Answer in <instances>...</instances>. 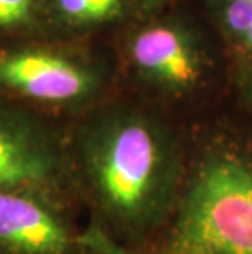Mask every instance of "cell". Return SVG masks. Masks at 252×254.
I'll return each mask as SVG.
<instances>
[{
	"instance_id": "6da1fadb",
	"label": "cell",
	"mask_w": 252,
	"mask_h": 254,
	"mask_svg": "<svg viewBox=\"0 0 252 254\" xmlns=\"http://www.w3.org/2000/svg\"><path fill=\"white\" fill-rule=\"evenodd\" d=\"M67 151L89 225L121 254L141 250L180 197V149L170 127L133 102H101L67 122Z\"/></svg>"
},
{
	"instance_id": "7a4b0ae2",
	"label": "cell",
	"mask_w": 252,
	"mask_h": 254,
	"mask_svg": "<svg viewBox=\"0 0 252 254\" xmlns=\"http://www.w3.org/2000/svg\"><path fill=\"white\" fill-rule=\"evenodd\" d=\"M165 248L182 254H252V159L211 154L175 207Z\"/></svg>"
},
{
	"instance_id": "3957f363",
	"label": "cell",
	"mask_w": 252,
	"mask_h": 254,
	"mask_svg": "<svg viewBox=\"0 0 252 254\" xmlns=\"http://www.w3.org/2000/svg\"><path fill=\"white\" fill-rule=\"evenodd\" d=\"M110 71L82 53L45 45L0 48V97L72 120L101 104Z\"/></svg>"
},
{
	"instance_id": "277c9868",
	"label": "cell",
	"mask_w": 252,
	"mask_h": 254,
	"mask_svg": "<svg viewBox=\"0 0 252 254\" xmlns=\"http://www.w3.org/2000/svg\"><path fill=\"white\" fill-rule=\"evenodd\" d=\"M0 190L33 192L82 210L67 151V122L0 97Z\"/></svg>"
},
{
	"instance_id": "5b68a950",
	"label": "cell",
	"mask_w": 252,
	"mask_h": 254,
	"mask_svg": "<svg viewBox=\"0 0 252 254\" xmlns=\"http://www.w3.org/2000/svg\"><path fill=\"white\" fill-rule=\"evenodd\" d=\"M77 212L41 193L0 190V254H121Z\"/></svg>"
},
{
	"instance_id": "8992f818",
	"label": "cell",
	"mask_w": 252,
	"mask_h": 254,
	"mask_svg": "<svg viewBox=\"0 0 252 254\" xmlns=\"http://www.w3.org/2000/svg\"><path fill=\"white\" fill-rule=\"evenodd\" d=\"M125 59L143 85L172 97L189 95L200 89L213 66L200 33L177 20L138 28L125 43Z\"/></svg>"
},
{
	"instance_id": "52a82bcc",
	"label": "cell",
	"mask_w": 252,
	"mask_h": 254,
	"mask_svg": "<svg viewBox=\"0 0 252 254\" xmlns=\"http://www.w3.org/2000/svg\"><path fill=\"white\" fill-rule=\"evenodd\" d=\"M218 28L243 58L252 61V0H211Z\"/></svg>"
},
{
	"instance_id": "ba28073f",
	"label": "cell",
	"mask_w": 252,
	"mask_h": 254,
	"mask_svg": "<svg viewBox=\"0 0 252 254\" xmlns=\"http://www.w3.org/2000/svg\"><path fill=\"white\" fill-rule=\"evenodd\" d=\"M56 12L62 25L85 30L120 20L125 0H56Z\"/></svg>"
},
{
	"instance_id": "9c48e42d",
	"label": "cell",
	"mask_w": 252,
	"mask_h": 254,
	"mask_svg": "<svg viewBox=\"0 0 252 254\" xmlns=\"http://www.w3.org/2000/svg\"><path fill=\"white\" fill-rule=\"evenodd\" d=\"M35 0H0V30L13 28L31 18Z\"/></svg>"
},
{
	"instance_id": "30bf717a",
	"label": "cell",
	"mask_w": 252,
	"mask_h": 254,
	"mask_svg": "<svg viewBox=\"0 0 252 254\" xmlns=\"http://www.w3.org/2000/svg\"><path fill=\"white\" fill-rule=\"evenodd\" d=\"M141 2L144 3V7H155V5L165 2V0H141Z\"/></svg>"
},
{
	"instance_id": "8fae6325",
	"label": "cell",
	"mask_w": 252,
	"mask_h": 254,
	"mask_svg": "<svg viewBox=\"0 0 252 254\" xmlns=\"http://www.w3.org/2000/svg\"><path fill=\"white\" fill-rule=\"evenodd\" d=\"M155 254H182V253H175V251L167 250V248H164V250H160L159 253H155Z\"/></svg>"
},
{
	"instance_id": "7c38bea8",
	"label": "cell",
	"mask_w": 252,
	"mask_h": 254,
	"mask_svg": "<svg viewBox=\"0 0 252 254\" xmlns=\"http://www.w3.org/2000/svg\"><path fill=\"white\" fill-rule=\"evenodd\" d=\"M249 97L252 99V77H251V80H249Z\"/></svg>"
}]
</instances>
